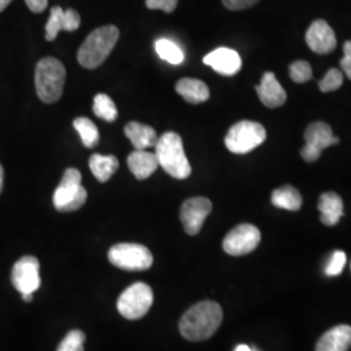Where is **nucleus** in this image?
Instances as JSON below:
<instances>
[{"label": "nucleus", "mask_w": 351, "mask_h": 351, "mask_svg": "<svg viewBox=\"0 0 351 351\" xmlns=\"http://www.w3.org/2000/svg\"><path fill=\"white\" fill-rule=\"evenodd\" d=\"M203 63L211 66L219 75H237L242 66V60L239 52L226 47H220L204 56Z\"/></svg>", "instance_id": "nucleus-15"}, {"label": "nucleus", "mask_w": 351, "mask_h": 351, "mask_svg": "<svg viewBox=\"0 0 351 351\" xmlns=\"http://www.w3.org/2000/svg\"><path fill=\"white\" fill-rule=\"evenodd\" d=\"M12 284L21 294H33L40 287L39 262L34 256H23L13 265Z\"/></svg>", "instance_id": "nucleus-12"}, {"label": "nucleus", "mask_w": 351, "mask_h": 351, "mask_svg": "<svg viewBox=\"0 0 351 351\" xmlns=\"http://www.w3.org/2000/svg\"><path fill=\"white\" fill-rule=\"evenodd\" d=\"M85 339L86 336L82 330H78V329L71 330L60 342L56 351H84Z\"/></svg>", "instance_id": "nucleus-27"}, {"label": "nucleus", "mask_w": 351, "mask_h": 351, "mask_svg": "<svg viewBox=\"0 0 351 351\" xmlns=\"http://www.w3.org/2000/svg\"><path fill=\"white\" fill-rule=\"evenodd\" d=\"M88 165L93 175L95 176V178L99 182H107L117 171L119 160L113 155L104 156L99 154H94L88 160Z\"/></svg>", "instance_id": "nucleus-22"}, {"label": "nucleus", "mask_w": 351, "mask_h": 351, "mask_svg": "<svg viewBox=\"0 0 351 351\" xmlns=\"http://www.w3.org/2000/svg\"><path fill=\"white\" fill-rule=\"evenodd\" d=\"M155 155L164 171L177 180L191 175V167L184 150L182 139L173 132L164 133L155 146Z\"/></svg>", "instance_id": "nucleus-3"}, {"label": "nucleus", "mask_w": 351, "mask_h": 351, "mask_svg": "<svg viewBox=\"0 0 351 351\" xmlns=\"http://www.w3.org/2000/svg\"><path fill=\"white\" fill-rule=\"evenodd\" d=\"M351 326H337L329 329L316 343V351H349Z\"/></svg>", "instance_id": "nucleus-17"}, {"label": "nucleus", "mask_w": 351, "mask_h": 351, "mask_svg": "<svg viewBox=\"0 0 351 351\" xmlns=\"http://www.w3.org/2000/svg\"><path fill=\"white\" fill-rule=\"evenodd\" d=\"M128 167L137 180H146L158 169L159 162L155 152L136 150L128 156Z\"/></svg>", "instance_id": "nucleus-18"}, {"label": "nucleus", "mask_w": 351, "mask_h": 351, "mask_svg": "<svg viewBox=\"0 0 351 351\" xmlns=\"http://www.w3.org/2000/svg\"><path fill=\"white\" fill-rule=\"evenodd\" d=\"M120 37V32L114 25L101 26L88 34L81 45L77 59L86 69H95L104 63Z\"/></svg>", "instance_id": "nucleus-2"}, {"label": "nucleus", "mask_w": 351, "mask_h": 351, "mask_svg": "<svg viewBox=\"0 0 351 351\" xmlns=\"http://www.w3.org/2000/svg\"><path fill=\"white\" fill-rule=\"evenodd\" d=\"M21 295H23L24 302H32L33 300V294H21Z\"/></svg>", "instance_id": "nucleus-38"}, {"label": "nucleus", "mask_w": 351, "mask_h": 351, "mask_svg": "<svg viewBox=\"0 0 351 351\" xmlns=\"http://www.w3.org/2000/svg\"><path fill=\"white\" fill-rule=\"evenodd\" d=\"M317 208L322 213V223L328 226H336L343 216V202L333 191L324 193L320 197Z\"/></svg>", "instance_id": "nucleus-20"}, {"label": "nucleus", "mask_w": 351, "mask_h": 351, "mask_svg": "<svg viewBox=\"0 0 351 351\" xmlns=\"http://www.w3.org/2000/svg\"><path fill=\"white\" fill-rule=\"evenodd\" d=\"M73 126L81 136V141L85 147L94 149L99 143V130L88 117H77L73 121Z\"/></svg>", "instance_id": "nucleus-24"}, {"label": "nucleus", "mask_w": 351, "mask_h": 351, "mask_svg": "<svg viewBox=\"0 0 351 351\" xmlns=\"http://www.w3.org/2000/svg\"><path fill=\"white\" fill-rule=\"evenodd\" d=\"M255 90L262 103L268 108L281 107L287 101V93L278 84L276 75L272 72L264 73L261 84L255 88Z\"/></svg>", "instance_id": "nucleus-16"}, {"label": "nucleus", "mask_w": 351, "mask_h": 351, "mask_svg": "<svg viewBox=\"0 0 351 351\" xmlns=\"http://www.w3.org/2000/svg\"><path fill=\"white\" fill-rule=\"evenodd\" d=\"M81 25L80 13L75 10L64 11L60 7L51 8L50 20L46 24V39L53 40L60 32H75Z\"/></svg>", "instance_id": "nucleus-14"}, {"label": "nucleus", "mask_w": 351, "mask_h": 351, "mask_svg": "<svg viewBox=\"0 0 351 351\" xmlns=\"http://www.w3.org/2000/svg\"><path fill=\"white\" fill-rule=\"evenodd\" d=\"M27 8L34 13H42L49 5V0H25Z\"/></svg>", "instance_id": "nucleus-34"}, {"label": "nucleus", "mask_w": 351, "mask_h": 351, "mask_svg": "<svg viewBox=\"0 0 351 351\" xmlns=\"http://www.w3.org/2000/svg\"><path fill=\"white\" fill-rule=\"evenodd\" d=\"M223 310L216 302L203 301L190 307L180 320V333L189 341L213 337L221 326Z\"/></svg>", "instance_id": "nucleus-1"}, {"label": "nucleus", "mask_w": 351, "mask_h": 351, "mask_svg": "<svg viewBox=\"0 0 351 351\" xmlns=\"http://www.w3.org/2000/svg\"><path fill=\"white\" fill-rule=\"evenodd\" d=\"M176 91L191 104H199L208 101L210 88L197 78H182L176 84Z\"/></svg>", "instance_id": "nucleus-21"}, {"label": "nucleus", "mask_w": 351, "mask_h": 351, "mask_svg": "<svg viewBox=\"0 0 351 351\" xmlns=\"http://www.w3.org/2000/svg\"><path fill=\"white\" fill-rule=\"evenodd\" d=\"M261 239V230L256 226L241 224L226 234L223 241V249L232 256H242L255 250Z\"/></svg>", "instance_id": "nucleus-10"}, {"label": "nucleus", "mask_w": 351, "mask_h": 351, "mask_svg": "<svg viewBox=\"0 0 351 351\" xmlns=\"http://www.w3.org/2000/svg\"><path fill=\"white\" fill-rule=\"evenodd\" d=\"M289 73L294 82L304 84L313 78V68L307 62L298 60L289 66Z\"/></svg>", "instance_id": "nucleus-28"}, {"label": "nucleus", "mask_w": 351, "mask_h": 351, "mask_svg": "<svg viewBox=\"0 0 351 351\" xmlns=\"http://www.w3.org/2000/svg\"><path fill=\"white\" fill-rule=\"evenodd\" d=\"M272 204L278 208L288 211H298L302 207V197L300 191L290 185L278 188L272 193Z\"/></svg>", "instance_id": "nucleus-23"}, {"label": "nucleus", "mask_w": 351, "mask_h": 351, "mask_svg": "<svg viewBox=\"0 0 351 351\" xmlns=\"http://www.w3.org/2000/svg\"><path fill=\"white\" fill-rule=\"evenodd\" d=\"M3 181H4V169H3V167L0 164V191H1V188H3Z\"/></svg>", "instance_id": "nucleus-37"}, {"label": "nucleus", "mask_w": 351, "mask_h": 351, "mask_svg": "<svg viewBox=\"0 0 351 351\" xmlns=\"http://www.w3.org/2000/svg\"><path fill=\"white\" fill-rule=\"evenodd\" d=\"M108 261L125 271H146L154 263L151 251L138 243L114 245L108 251Z\"/></svg>", "instance_id": "nucleus-8"}, {"label": "nucleus", "mask_w": 351, "mask_h": 351, "mask_svg": "<svg viewBox=\"0 0 351 351\" xmlns=\"http://www.w3.org/2000/svg\"><path fill=\"white\" fill-rule=\"evenodd\" d=\"M65 66L55 58H43L36 68V88L39 99L45 103H55L63 95L65 84Z\"/></svg>", "instance_id": "nucleus-4"}, {"label": "nucleus", "mask_w": 351, "mask_h": 351, "mask_svg": "<svg viewBox=\"0 0 351 351\" xmlns=\"http://www.w3.org/2000/svg\"><path fill=\"white\" fill-rule=\"evenodd\" d=\"M267 138L262 124L243 120L232 126L226 137V146L233 154H247L261 146Z\"/></svg>", "instance_id": "nucleus-6"}, {"label": "nucleus", "mask_w": 351, "mask_h": 351, "mask_svg": "<svg viewBox=\"0 0 351 351\" xmlns=\"http://www.w3.org/2000/svg\"><path fill=\"white\" fill-rule=\"evenodd\" d=\"M178 0H146L149 10H160L165 13H172L177 7Z\"/></svg>", "instance_id": "nucleus-31"}, {"label": "nucleus", "mask_w": 351, "mask_h": 351, "mask_svg": "<svg viewBox=\"0 0 351 351\" xmlns=\"http://www.w3.org/2000/svg\"><path fill=\"white\" fill-rule=\"evenodd\" d=\"M341 68L348 75V78L351 80V40L345 42L343 45V58L341 60Z\"/></svg>", "instance_id": "nucleus-33"}, {"label": "nucleus", "mask_w": 351, "mask_h": 351, "mask_svg": "<svg viewBox=\"0 0 351 351\" xmlns=\"http://www.w3.org/2000/svg\"><path fill=\"white\" fill-rule=\"evenodd\" d=\"M125 136L132 142L136 150H147L158 143V134L154 128L132 121L125 126Z\"/></svg>", "instance_id": "nucleus-19"}, {"label": "nucleus", "mask_w": 351, "mask_h": 351, "mask_svg": "<svg viewBox=\"0 0 351 351\" xmlns=\"http://www.w3.org/2000/svg\"><path fill=\"white\" fill-rule=\"evenodd\" d=\"M12 0H0V12H3L11 3Z\"/></svg>", "instance_id": "nucleus-35"}, {"label": "nucleus", "mask_w": 351, "mask_h": 351, "mask_svg": "<svg viewBox=\"0 0 351 351\" xmlns=\"http://www.w3.org/2000/svg\"><path fill=\"white\" fill-rule=\"evenodd\" d=\"M343 84V75L337 68H332L326 72L324 78L319 82V88L323 93H330L341 88Z\"/></svg>", "instance_id": "nucleus-29"}, {"label": "nucleus", "mask_w": 351, "mask_h": 351, "mask_svg": "<svg viewBox=\"0 0 351 351\" xmlns=\"http://www.w3.org/2000/svg\"><path fill=\"white\" fill-rule=\"evenodd\" d=\"M81 173L75 168L64 172L59 186L53 193V206L60 213H73L81 208L88 199L86 189L81 185Z\"/></svg>", "instance_id": "nucleus-5"}, {"label": "nucleus", "mask_w": 351, "mask_h": 351, "mask_svg": "<svg viewBox=\"0 0 351 351\" xmlns=\"http://www.w3.org/2000/svg\"><path fill=\"white\" fill-rule=\"evenodd\" d=\"M155 50L163 60L172 65H180L185 60L184 51L181 50L178 45H176L175 42L171 39H167V38L158 39L155 42Z\"/></svg>", "instance_id": "nucleus-25"}, {"label": "nucleus", "mask_w": 351, "mask_h": 351, "mask_svg": "<svg viewBox=\"0 0 351 351\" xmlns=\"http://www.w3.org/2000/svg\"><path fill=\"white\" fill-rule=\"evenodd\" d=\"M306 42L311 50L320 55L329 53L337 47L336 34L324 20H316L310 25L306 33Z\"/></svg>", "instance_id": "nucleus-13"}, {"label": "nucleus", "mask_w": 351, "mask_h": 351, "mask_svg": "<svg viewBox=\"0 0 351 351\" xmlns=\"http://www.w3.org/2000/svg\"><path fill=\"white\" fill-rule=\"evenodd\" d=\"M346 264V254L343 251H335L330 256L329 263L326 264V274L328 276H339L343 271Z\"/></svg>", "instance_id": "nucleus-30"}, {"label": "nucleus", "mask_w": 351, "mask_h": 351, "mask_svg": "<svg viewBox=\"0 0 351 351\" xmlns=\"http://www.w3.org/2000/svg\"><path fill=\"white\" fill-rule=\"evenodd\" d=\"M213 203L208 198L195 197L184 202L180 211V219L189 236H195L201 232L207 216L211 213Z\"/></svg>", "instance_id": "nucleus-11"}, {"label": "nucleus", "mask_w": 351, "mask_h": 351, "mask_svg": "<svg viewBox=\"0 0 351 351\" xmlns=\"http://www.w3.org/2000/svg\"><path fill=\"white\" fill-rule=\"evenodd\" d=\"M154 302L152 289L145 282L126 288L117 300V310L128 320H137L149 313Z\"/></svg>", "instance_id": "nucleus-7"}, {"label": "nucleus", "mask_w": 351, "mask_h": 351, "mask_svg": "<svg viewBox=\"0 0 351 351\" xmlns=\"http://www.w3.org/2000/svg\"><path fill=\"white\" fill-rule=\"evenodd\" d=\"M234 351H254L252 349H250L247 345H239Z\"/></svg>", "instance_id": "nucleus-36"}, {"label": "nucleus", "mask_w": 351, "mask_h": 351, "mask_svg": "<svg viewBox=\"0 0 351 351\" xmlns=\"http://www.w3.org/2000/svg\"><path fill=\"white\" fill-rule=\"evenodd\" d=\"M221 1L230 11H243L256 4L259 0H221Z\"/></svg>", "instance_id": "nucleus-32"}, {"label": "nucleus", "mask_w": 351, "mask_h": 351, "mask_svg": "<svg viewBox=\"0 0 351 351\" xmlns=\"http://www.w3.org/2000/svg\"><path fill=\"white\" fill-rule=\"evenodd\" d=\"M93 111L101 120L113 123L117 119V108L112 99L106 94H98L94 98Z\"/></svg>", "instance_id": "nucleus-26"}, {"label": "nucleus", "mask_w": 351, "mask_h": 351, "mask_svg": "<svg viewBox=\"0 0 351 351\" xmlns=\"http://www.w3.org/2000/svg\"><path fill=\"white\" fill-rule=\"evenodd\" d=\"M304 141L306 145L302 147L301 156L308 163L316 162L320 158L322 151L339 142V139L335 137L332 128L323 121H316L307 126Z\"/></svg>", "instance_id": "nucleus-9"}]
</instances>
